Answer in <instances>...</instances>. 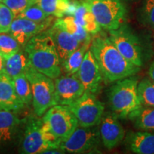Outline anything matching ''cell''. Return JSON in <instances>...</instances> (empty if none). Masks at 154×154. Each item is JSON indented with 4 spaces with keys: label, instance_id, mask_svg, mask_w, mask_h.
<instances>
[{
    "label": "cell",
    "instance_id": "1",
    "mask_svg": "<svg viewBox=\"0 0 154 154\" xmlns=\"http://www.w3.org/2000/svg\"><path fill=\"white\" fill-rule=\"evenodd\" d=\"M90 50L95 57L106 82H116L133 76L140 67L124 57L108 36H98L91 40Z\"/></svg>",
    "mask_w": 154,
    "mask_h": 154
},
{
    "label": "cell",
    "instance_id": "2",
    "mask_svg": "<svg viewBox=\"0 0 154 154\" xmlns=\"http://www.w3.org/2000/svg\"><path fill=\"white\" fill-rule=\"evenodd\" d=\"M24 51L30 66L51 79L61 76L62 67L54 42L46 31L34 36L26 43Z\"/></svg>",
    "mask_w": 154,
    "mask_h": 154
},
{
    "label": "cell",
    "instance_id": "3",
    "mask_svg": "<svg viewBox=\"0 0 154 154\" xmlns=\"http://www.w3.org/2000/svg\"><path fill=\"white\" fill-rule=\"evenodd\" d=\"M138 79L133 76L116 81L109 91L111 109L121 118L128 117L130 113L140 106L137 92Z\"/></svg>",
    "mask_w": 154,
    "mask_h": 154
},
{
    "label": "cell",
    "instance_id": "4",
    "mask_svg": "<svg viewBox=\"0 0 154 154\" xmlns=\"http://www.w3.org/2000/svg\"><path fill=\"white\" fill-rule=\"evenodd\" d=\"M25 75L30 83L32 91V105L36 116L40 117L48 109L57 105L55 86L52 79L29 66Z\"/></svg>",
    "mask_w": 154,
    "mask_h": 154
},
{
    "label": "cell",
    "instance_id": "5",
    "mask_svg": "<svg viewBox=\"0 0 154 154\" xmlns=\"http://www.w3.org/2000/svg\"><path fill=\"white\" fill-rule=\"evenodd\" d=\"M101 28L114 30L124 24L126 9L121 0H83Z\"/></svg>",
    "mask_w": 154,
    "mask_h": 154
},
{
    "label": "cell",
    "instance_id": "6",
    "mask_svg": "<svg viewBox=\"0 0 154 154\" xmlns=\"http://www.w3.org/2000/svg\"><path fill=\"white\" fill-rule=\"evenodd\" d=\"M81 127L99 125L104 112V105L95 94L84 91L80 98L69 106Z\"/></svg>",
    "mask_w": 154,
    "mask_h": 154
},
{
    "label": "cell",
    "instance_id": "7",
    "mask_svg": "<svg viewBox=\"0 0 154 154\" xmlns=\"http://www.w3.org/2000/svg\"><path fill=\"white\" fill-rule=\"evenodd\" d=\"M109 32L108 37L124 57L136 66H141L143 65L141 45L131 30L123 24L117 29Z\"/></svg>",
    "mask_w": 154,
    "mask_h": 154
},
{
    "label": "cell",
    "instance_id": "8",
    "mask_svg": "<svg viewBox=\"0 0 154 154\" xmlns=\"http://www.w3.org/2000/svg\"><path fill=\"white\" fill-rule=\"evenodd\" d=\"M100 140L99 125L91 127H77L70 136L61 140L59 149L63 153H87L97 148Z\"/></svg>",
    "mask_w": 154,
    "mask_h": 154
},
{
    "label": "cell",
    "instance_id": "9",
    "mask_svg": "<svg viewBox=\"0 0 154 154\" xmlns=\"http://www.w3.org/2000/svg\"><path fill=\"white\" fill-rule=\"evenodd\" d=\"M42 120L49 124L51 132L61 141L70 136L79 126L78 121L69 106H53L46 111Z\"/></svg>",
    "mask_w": 154,
    "mask_h": 154
},
{
    "label": "cell",
    "instance_id": "10",
    "mask_svg": "<svg viewBox=\"0 0 154 154\" xmlns=\"http://www.w3.org/2000/svg\"><path fill=\"white\" fill-rule=\"evenodd\" d=\"M24 129L21 140L19 150L24 154L44 153L52 148L46 142L41 131L42 119L30 116L24 120Z\"/></svg>",
    "mask_w": 154,
    "mask_h": 154
},
{
    "label": "cell",
    "instance_id": "11",
    "mask_svg": "<svg viewBox=\"0 0 154 154\" xmlns=\"http://www.w3.org/2000/svg\"><path fill=\"white\" fill-rule=\"evenodd\" d=\"M54 86L57 105H71L85 91L76 74L59 76L55 79Z\"/></svg>",
    "mask_w": 154,
    "mask_h": 154
},
{
    "label": "cell",
    "instance_id": "12",
    "mask_svg": "<svg viewBox=\"0 0 154 154\" xmlns=\"http://www.w3.org/2000/svg\"><path fill=\"white\" fill-rule=\"evenodd\" d=\"M76 75L85 91L96 94L101 89L103 76L99 64L90 49L86 52Z\"/></svg>",
    "mask_w": 154,
    "mask_h": 154
},
{
    "label": "cell",
    "instance_id": "13",
    "mask_svg": "<svg viewBox=\"0 0 154 154\" xmlns=\"http://www.w3.org/2000/svg\"><path fill=\"white\" fill-rule=\"evenodd\" d=\"M54 17L49 16L42 22H36L24 18H14L11 22L8 33L24 47L26 43L34 36L49 29L51 25Z\"/></svg>",
    "mask_w": 154,
    "mask_h": 154
},
{
    "label": "cell",
    "instance_id": "14",
    "mask_svg": "<svg viewBox=\"0 0 154 154\" xmlns=\"http://www.w3.org/2000/svg\"><path fill=\"white\" fill-rule=\"evenodd\" d=\"M101 140L106 149L116 147L124 140L125 131L114 113H106L102 116L99 124Z\"/></svg>",
    "mask_w": 154,
    "mask_h": 154
},
{
    "label": "cell",
    "instance_id": "15",
    "mask_svg": "<svg viewBox=\"0 0 154 154\" xmlns=\"http://www.w3.org/2000/svg\"><path fill=\"white\" fill-rule=\"evenodd\" d=\"M46 32L54 42L61 64L81 46L80 42L67 32L57 21L46 30Z\"/></svg>",
    "mask_w": 154,
    "mask_h": 154
},
{
    "label": "cell",
    "instance_id": "16",
    "mask_svg": "<svg viewBox=\"0 0 154 154\" xmlns=\"http://www.w3.org/2000/svg\"><path fill=\"white\" fill-rule=\"evenodd\" d=\"M24 106L15 91L12 79L3 70L0 72V109L18 112Z\"/></svg>",
    "mask_w": 154,
    "mask_h": 154
},
{
    "label": "cell",
    "instance_id": "17",
    "mask_svg": "<svg viewBox=\"0 0 154 154\" xmlns=\"http://www.w3.org/2000/svg\"><path fill=\"white\" fill-rule=\"evenodd\" d=\"M125 146L138 154H154V134L147 131H129L125 135Z\"/></svg>",
    "mask_w": 154,
    "mask_h": 154
},
{
    "label": "cell",
    "instance_id": "18",
    "mask_svg": "<svg viewBox=\"0 0 154 154\" xmlns=\"http://www.w3.org/2000/svg\"><path fill=\"white\" fill-rule=\"evenodd\" d=\"M22 122L15 111L0 109V145L14 139Z\"/></svg>",
    "mask_w": 154,
    "mask_h": 154
},
{
    "label": "cell",
    "instance_id": "19",
    "mask_svg": "<svg viewBox=\"0 0 154 154\" xmlns=\"http://www.w3.org/2000/svg\"><path fill=\"white\" fill-rule=\"evenodd\" d=\"M73 17L75 20L89 34H96L101 30V26L96 22L94 14L88 9L83 0H78L77 7Z\"/></svg>",
    "mask_w": 154,
    "mask_h": 154
},
{
    "label": "cell",
    "instance_id": "20",
    "mask_svg": "<svg viewBox=\"0 0 154 154\" xmlns=\"http://www.w3.org/2000/svg\"><path fill=\"white\" fill-rule=\"evenodd\" d=\"M4 59H5L4 71L11 79L25 73L30 66L27 56L24 51H23L21 49L18 52Z\"/></svg>",
    "mask_w": 154,
    "mask_h": 154
},
{
    "label": "cell",
    "instance_id": "21",
    "mask_svg": "<svg viewBox=\"0 0 154 154\" xmlns=\"http://www.w3.org/2000/svg\"><path fill=\"white\" fill-rule=\"evenodd\" d=\"M57 22L62 27L72 35L81 44H91V36L86 29H84L78 22L75 20L73 16H67L64 18L57 19Z\"/></svg>",
    "mask_w": 154,
    "mask_h": 154
},
{
    "label": "cell",
    "instance_id": "22",
    "mask_svg": "<svg viewBox=\"0 0 154 154\" xmlns=\"http://www.w3.org/2000/svg\"><path fill=\"white\" fill-rule=\"evenodd\" d=\"M128 118L142 131H154V107L140 106L130 113Z\"/></svg>",
    "mask_w": 154,
    "mask_h": 154
},
{
    "label": "cell",
    "instance_id": "23",
    "mask_svg": "<svg viewBox=\"0 0 154 154\" xmlns=\"http://www.w3.org/2000/svg\"><path fill=\"white\" fill-rule=\"evenodd\" d=\"M90 45L91 44H81L80 47L63 61L61 67L66 75L76 74Z\"/></svg>",
    "mask_w": 154,
    "mask_h": 154
},
{
    "label": "cell",
    "instance_id": "24",
    "mask_svg": "<svg viewBox=\"0 0 154 154\" xmlns=\"http://www.w3.org/2000/svg\"><path fill=\"white\" fill-rule=\"evenodd\" d=\"M71 0H37L36 5L49 16L63 18L70 5Z\"/></svg>",
    "mask_w": 154,
    "mask_h": 154
},
{
    "label": "cell",
    "instance_id": "25",
    "mask_svg": "<svg viewBox=\"0 0 154 154\" xmlns=\"http://www.w3.org/2000/svg\"><path fill=\"white\" fill-rule=\"evenodd\" d=\"M15 91L19 99L24 104L29 106L32 102V91L30 83L24 73L12 79Z\"/></svg>",
    "mask_w": 154,
    "mask_h": 154
},
{
    "label": "cell",
    "instance_id": "26",
    "mask_svg": "<svg viewBox=\"0 0 154 154\" xmlns=\"http://www.w3.org/2000/svg\"><path fill=\"white\" fill-rule=\"evenodd\" d=\"M138 96L142 106L154 107V82L144 79L138 83Z\"/></svg>",
    "mask_w": 154,
    "mask_h": 154
},
{
    "label": "cell",
    "instance_id": "27",
    "mask_svg": "<svg viewBox=\"0 0 154 154\" xmlns=\"http://www.w3.org/2000/svg\"><path fill=\"white\" fill-rule=\"evenodd\" d=\"M20 49L21 45L10 34L0 33V52L4 58L18 52Z\"/></svg>",
    "mask_w": 154,
    "mask_h": 154
},
{
    "label": "cell",
    "instance_id": "28",
    "mask_svg": "<svg viewBox=\"0 0 154 154\" xmlns=\"http://www.w3.org/2000/svg\"><path fill=\"white\" fill-rule=\"evenodd\" d=\"M49 16L42 10L38 5H32L20 13L16 18H24L36 22H42L46 20Z\"/></svg>",
    "mask_w": 154,
    "mask_h": 154
},
{
    "label": "cell",
    "instance_id": "29",
    "mask_svg": "<svg viewBox=\"0 0 154 154\" xmlns=\"http://www.w3.org/2000/svg\"><path fill=\"white\" fill-rule=\"evenodd\" d=\"M37 0H3L2 3L12 11L14 18L23 11L36 4Z\"/></svg>",
    "mask_w": 154,
    "mask_h": 154
},
{
    "label": "cell",
    "instance_id": "30",
    "mask_svg": "<svg viewBox=\"0 0 154 154\" xmlns=\"http://www.w3.org/2000/svg\"><path fill=\"white\" fill-rule=\"evenodd\" d=\"M14 17L5 4L0 3V33H8Z\"/></svg>",
    "mask_w": 154,
    "mask_h": 154
},
{
    "label": "cell",
    "instance_id": "31",
    "mask_svg": "<svg viewBox=\"0 0 154 154\" xmlns=\"http://www.w3.org/2000/svg\"><path fill=\"white\" fill-rule=\"evenodd\" d=\"M140 14L143 22L154 29V0H146L144 2Z\"/></svg>",
    "mask_w": 154,
    "mask_h": 154
},
{
    "label": "cell",
    "instance_id": "32",
    "mask_svg": "<svg viewBox=\"0 0 154 154\" xmlns=\"http://www.w3.org/2000/svg\"><path fill=\"white\" fill-rule=\"evenodd\" d=\"M149 74L150 79H151L154 82V61L151 63V66H150Z\"/></svg>",
    "mask_w": 154,
    "mask_h": 154
},
{
    "label": "cell",
    "instance_id": "33",
    "mask_svg": "<svg viewBox=\"0 0 154 154\" xmlns=\"http://www.w3.org/2000/svg\"><path fill=\"white\" fill-rule=\"evenodd\" d=\"M4 66H5V59L4 57L0 52V72L4 70Z\"/></svg>",
    "mask_w": 154,
    "mask_h": 154
},
{
    "label": "cell",
    "instance_id": "34",
    "mask_svg": "<svg viewBox=\"0 0 154 154\" xmlns=\"http://www.w3.org/2000/svg\"><path fill=\"white\" fill-rule=\"evenodd\" d=\"M0 2H3V0H0Z\"/></svg>",
    "mask_w": 154,
    "mask_h": 154
}]
</instances>
